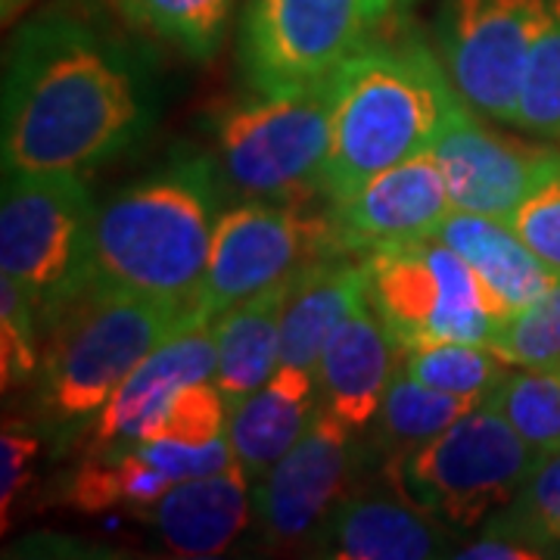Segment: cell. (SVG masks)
<instances>
[{
	"label": "cell",
	"instance_id": "obj_1",
	"mask_svg": "<svg viewBox=\"0 0 560 560\" xmlns=\"http://www.w3.org/2000/svg\"><path fill=\"white\" fill-rule=\"evenodd\" d=\"M153 81L135 47L69 7L16 28L3 66V172H88L153 125Z\"/></svg>",
	"mask_w": 560,
	"mask_h": 560
},
{
	"label": "cell",
	"instance_id": "obj_2",
	"mask_svg": "<svg viewBox=\"0 0 560 560\" xmlns=\"http://www.w3.org/2000/svg\"><path fill=\"white\" fill-rule=\"evenodd\" d=\"M219 175L209 156L178 150L97 206L84 290H121L197 308L221 215Z\"/></svg>",
	"mask_w": 560,
	"mask_h": 560
},
{
	"label": "cell",
	"instance_id": "obj_3",
	"mask_svg": "<svg viewBox=\"0 0 560 560\" xmlns=\"http://www.w3.org/2000/svg\"><path fill=\"white\" fill-rule=\"evenodd\" d=\"M464 97L420 40L371 44L337 69L320 197L337 202L364 180L430 153Z\"/></svg>",
	"mask_w": 560,
	"mask_h": 560
},
{
	"label": "cell",
	"instance_id": "obj_4",
	"mask_svg": "<svg viewBox=\"0 0 560 560\" xmlns=\"http://www.w3.org/2000/svg\"><path fill=\"white\" fill-rule=\"evenodd\" d=\"M200 318L194 305L121 290H84L44 334L38 408L57 445L91 433L125 377L168 337Z\"/></svg>",
	"mask_w": 560,
	"mask_h": 560
},
{
	"label": "cell",
	"instance_id": "obj_5",
	"mask_svg": "<svg viewBox=\"0 0 560 560\" xmlns=\"http://www.w3.org/2000/svg\"><path fill=\"white\" fill-rule=\"evenodd\" d=\"M536 455L486 399L440 436L386 458V480L418 511L467 533L517 499Z\"/></svg>",
	"mask_w": 560,
	"mask_h": 560
},
{
	"label": "cell",
	"instance_id": "obj_6",
	"mask_svg": "<svg viewBox=\"0 0 560 560\" xmlns=\"http://www.w3.org/2000/svg\"><path fill=\"white\" fill-rule=\"evenodd\" d=\"M337 72L231 106L215 125V165L246 200L305 202L320 194Z\"/></svg>",
	"mask_w": 560,
	"mask_h": 560
},
{
	"label": "cell",
	"instance_id": "obj_7",
	"mask_svg": "<svg viewBox=\"0 0 560 560\" xmlns=\"http://www.w3.org/2000/svg\"><path fill=\"white\" fill-rule=\"evenodd\" d=\"M94 212L81 172H3L0 275L25 290L40 330L84 290Z\"/></svg>",
	"mask_w": 560,
	"mask_h": 560
},
{
	"label": "cell",
	"instance_id": "obj_8",
	"mask_svg": "<svg viewBox=\"0 0 560 560\" xmlns=\"http://www.w3.org/2000/svg\"><path fill=\"white\" fill-rule=\"evenodd\" d=\"M368 259V302L401 349L430 342H489L499 305L477 271L445 243L411 241Z\"/></svg>",
	"mask_w": 560,
	"mask_h": 560
},
{
	"label": "cell",
	"instance_id": "obj_9",
	"mask_svg": "<svg viewBox=\"0 0 560 560\" xmlns=\"http://www.w3.org/2000/svg\"><path fill=\"white\" fill-rule=\"evenodd\" d=\"M327 212H305L302 202L249 200L221 212L209 249L197 312L219 318L237 302L290 280L312 261L340 256Z\"/></svg>",
	"mask_w": 560,
	"mask_h": 560
},
{
	"label": "cell",
	"instance_id": "obj_10",
	"mask_svg": "<svg viewBox=\"0 0 560 560\" xmlns=\"http://www.w3.org/2000/svg\"><path fill=\"white\" fill-rule=\"evenodd\" d=\"M383 16L381 0H246L243 75L261 94L324 79L364 47Z\"/></svg>",
	"mask_w": 560,
	"mask_h": 560
},
{
	"label": "cell",
	"instance_id": "obj_11",
	"mask_svg": "<svg viewBox=\"0 0 560 560\" xmlns=\"http://www.w3.org/2000/svg\"><path fill=\"white\" fill-rule=\"evenodd\" d=\"M548 0H448L440 22L442 66L458 94L489 119L514 125L523 75Z\"/></svg>",
	"mask_w": 560,
	"mask_h": 560
},
{
	"label": "cell",
	"instance_id": "obj_12",
	"mask_svg": "<svg viewBox=\"0 0 560 560\" xmlns=\"http://www.w3.org/2000/svg\"><path fill=\"white\" fill-rule=\"evenodd\" d=\"M442 168L452 206L460 212L511 219L521 202L560 175V150L486 128L464 101L430 150Z\"/></svg>",
	"mask_w": 560,
	"mask_h": 560
},
{
	"label": "cell",
	"instance_id": "obj_13",
	"mask_svg": "<svg viewBox=\"0 0 560 560\" xmlns=\"http://www.w3.org/2000/svg\"><path fill=\"white\" fill-rule=\"evenodd\" d=\"M355 460L359 433L320 408L315 427L253 486V517L265 539L287 545L315 536L346 499Z\"/></svg>",
	"mask_w": 560,
	"mask_h": 560
},
{
	"label": "cell",
	"instance_id": "obj_14",
	"mask_svg": "<svg viewBox=\"0 0 560 560\" xmlns=\"http://www.w3.org/2000/svg\"><path fill=\"white\" fill-rule=\"evenodd\" d=\"M452 197L433 153H420L386 168L359 190L327 202L342 253L371 256L396 243L427 241L452 212Z\"/></svg>",
	"mask_w": 560,
	"mask_h": 560
},
{
	"label": "cell",
	"instance_id": "obj_15",
	"mask_svg": "<svg viewBox=\"0 0 560 560\" xmlns=\"http://www.w3.org/2000/svg\"><path fill=\"white\" fill-rule=\"evenodd\" d=\"M215 374V320L200 315L125 377L88 433V452H128L147 440L190 383Z\"/></svg>",
	"mask_w": 560,
	"mask_h": 560
},
{
	"label": "cell",
	"instance_id": "obj_16",
	"mask_svg": "<svg viewBox=\"0 0 560 560\" xmlns=\"http://www.w3.org/2000/svg\"><path fill=\"white\" fill-rule=\"evenodd\" d=\"M399 359L401 346L364 300L320 349L315 364L320 408L361 436L381 411Z\"/></svg>",
	"mask_w": 560,
	"mask_h": 560
},
{
	"label": "cell",
	"instance_id": "obj_17",
	"mask_svg": "<svg viewBox=\"0 0 560 560\" xmlns=\"http://www.w3.org/2000/svg\"><path fill=\"white\" fill-rule=\"evenodd\" d=\"M315 555L340 560H427L452 555L455 529L393 495H346L324 517Z\"/></svg>",
	"mask_w": 560,
	"mask_h": 560
},
{
	"label": "cell",
	"instance_id": "obj_18",
	"mask_svg": "<svg viewBox=\"0 0 560 560\" xmlns=\"http://www.w3.org/2000/svg\"><path fill=\"white\" fill-rule=\"evenodd\" d=\"M253 514V482L234 460L209 477L178 480L153 508L150 517L162 545L175 558H219Z\"/></svg>",
	"mask_w": 560,
	"mask_h": 560
},
{
	"label": "cell",
	"instance_id": "obj_19",
	"mask_svg": "<svg viewBox=\"0 0 560 560\" xmlns=\"http://www.w3.org/2000/svg\"><path fill=\"white\" fill-rule=\"evenodd\" d=\"M320 393L315 371L280 364L275 377L228 415V440L246 480L256 482L315 427Z\"/></svg>",
	"mask_w": 560,
	"mask_h": 560
},
{
	"label": "cell",
	"instance_id": "obj_20",
	"mask_svg": "<svg viewBox=\"0 0 560 560\" xmlns=\"http://www.w3.org/2000/svg\"><path fill=\"white\" fill-rule=\"evenodd\" d=\"M368 300V259L340 253L312 261L287 283L280 315V364L315 371L320 349Z\"/></svg>",
	"mask_w": 560,
	"mask_h": 560
},
{
	"label": "cell",
	"instance_id": "obj_21",
	"mask_svg": "<svg viewBox=\"0 0 560 560\" xmlns=\"http://www.w3.org/2000/svg\"><path fill=\"white\" fill-rule=\"evenodd\" d=\"M433 241L455 249L477 271L492 302L499 305L501 320L539 300L541 293H548L560 280L526 246L508 219L452 209L436 228Z\"/></svg>",
	"mask_w": 560,
	"mask_h": 560
},
{
	"label": "cell",
	"instance_id": "obj_22",
	"mask_svg": "<svg viewBox=\"0 0 560 560\" xmlns=\"http://www.w3.org/2000/svg\"><path fill=\"white\" fill-rule=\"evenodd\" d=\"M287 283L265 290L253 300L237 302L215 320V374L228 405L253 396L261 383L280 368V315L287 300Z\"/></svg>",
	"mask_w": 560,
	"mask_h": 560
},
{
	"label": "cell",
	"instance_id": "obj_23",
	"mask_svg": "<svg viewBox=\"0 0 560 560\" xmlns=\"http://www.w3.org/2000/svg\"><path fill=\"white\" fill-rule=\"evenodd\" d=\"M477 405L480 401L448 396L442 389L420 383L401 368L399 359V368H396L381 401V411L368 430L374 433V448L386 452V458H393V455L411 452L427 440L440 436L442 430H448L455 420L474 411Z\"/></svg>",
	"mask_w": 560,
	"mask_h": 560
},
{
	"label": "cell",
	"instance_id": "obj_24",
	"mask_svg": "<svg viewBox=\"0 0 560 560\" xmlns=\"http://www.w3.org/2000/svg\"><path fill=\"white\" fill-rule=\"evenodd\" d=\"M175 482L160 474L135 448L128 452H84L79 470L62 489V504L101 514L109 508H153Z\"/></svg>",
	"mask_w": 560,
	"mask_h": 560
},
{
	"label": "cell",
	"instance_id": "obj_25",
	"mask_svg": "<svg viewBox=\"0 0 560 560\" xmlns=\"http://www.w3.org/2000/svg\"><path fill=\"white\" fill-rule=\"evenodd\" d=\"M116 10L143 35L175 44L190 60H209L228 32L234 0H116Z\"/></svg>",
	"mask_w": 560,
	"mask_h": 560
},
{
	"label": "cell",
	"instance_id": "obj_26",
	"mask_svg": "<svg viewBox=\"0 0 560 560\" xmlns=\"http://www.w3.org/2000/svg\"><path fill=\"white\" fill-rule=\"evenodd\" d=\"M401 368L433 389L474 401L489 399L514 371V364L501 359L489 342L464 340L401 349Z\"/></svg>",
	"mask_w": 560,
	"mask_h": 560
},
{
	"label": "cell",
	"instance_id": "obj_27",
	"mask_svg": "<svg viewBox=\"0 0 560 560\" xmlns=\"http://www.w3.org/2000/svg\"><path fill=\"white\" fill-rule=\"evenodd\" d=\"M482 529L514 536L533 548H539L545 558L560 555V448L539 452L517 499L504 511L482 523Z\"/></svg>",
	"mask_w": 560,
	"mask_h": 560
},
{
	"label": "cell",
	"instance_id": "obj_28",
	"mask_svg": "<svg viewBox=\"0 0 560 560\" xmlns=\"http://www.w3.org/2000/svg\"><path fill=\"white\" fill-rule=\"evenodd\" d=\"M489 401L536 452L560 448V364L511 371Z\"/></svg>",
	"mask_w": 560,
	"mask_h": 560
},
{
	"label": "cell",
	"instance_id": "obj_29",
	"mask_svg": "<svg viewBox=\"0 0 560 560\" xmlns=\"http://www.w3.org/2000/svg\"><path fill=\"white\" fill-rule=\"evenodd\" d=\"M514 125L560 140V0H548L539 38L526 62Z\"/></svg>",
	"mask_w": 560,
	"mask_h": 560
},
{
	"label": "cell",
	"instance_id": "obj_30",
	"mask_svg": "<svg viewBox=\"0 0 560 560\" xmlns=\"http://www.w3.org/2000/svg\"><path fill=\"white\" fill-rule=\"evenodd\" d=\"M489 346L514 368L560 364V280L495 327Z\"/></svg>",
	"mask_w": 560,
	"mask_h": 560
},
{
	"label": "cell",
	"instance_id": "obj_31",
	"mask_svg": "<svg viewBox=\"0 0 560 560\" xmlns=\"http://www.w3.org/2000/svg\"><path fill=\"white\" fill-rule=\"evenodd\" d=\"M40 320L13 278H0V383L3 393L32 383L40 371Z\"/></svg>",
	"mask_w": 560,
	"mask_h": 560
},
{
	"label": "cell",
	"instance_id": "obj_32",
	"mask_svg": "<svg viewBox=\"0 0 560 560\" xmlns=\"http://www.w3.org/2000/svg\"><path fill=\"white\" fill-rule=\"evenodd\" d=\"M228 415H231V405L219 389V383L206 377L180 389L147 440L156 436V440L184 442V445H206V442L228 436Z\"/></svg>",
	"mask_w": 560,
	"mask_h": 560
},
{
	"label": "cell",
	"instance_id": "obj_33",
	"mask_svg": "<svg viewBox=\"0 0 560 560\" xmlns=\"http://www.w3.org/2000/svg\"><path fill=\"white\" fill-rule=\"evenodd\" d=\"M140 458H147L160 474H165L172 482L190 480V477H209V474H221L234 464V448L231 440L221 436L206 445H184V442L172 440H143L135 445Z\"/></svg>",
	"mask_w": 560,
	"mask_h": 560
},
{
	"label": "cell",
	"instance_id": "obj_34",
	"mask_svg": "<svg viewBox=\"0 0 560 560\" xmlns=\"http://www.w3.org/2000/svg\"><path fill=\"white\" fill-rule=\"evenodd\" d=\"M508 221L560 278V175L539 184Z\"/></svg>",
	"mask_w": 560,
	"mask_h": 560
},
{
	"label": "cell",
	"instance_id": "obj_35",
	"mask_svg": "<svg viewBox=\"0 0 560 560\" xmlns=\"http://www.w3.org/2000/svg\"><path fill=\"white\" fill-rule=\"evenodd\" d=\"M38 448V433L25 430V423H13V420L3 423V436H0V517H3V526L10 521V504L20 499L22 489L35 474Z\"/></svg>",
	"mask_w": 560,
	"mask_h": 560
},
{
	"label": "cell",
	"instance_id": "obj_36",
	"mask_svg": "<svg viewBox=\"0 0 560 560\" xmlns=\"http://www.w3.org/2000/svg\"><path fill=\"white\" fill-rule=\"evenodd\" d=\"M452 558H464V560H541L539 548L526 545V541L514 539V536H501V533H482V539L470 541L458 548Z\"/></svg>",
	"mask_w": 560,
	"mask_h": 560
},
{
	"label": "cell",
	"instance_id": "obj_37",
	"mask_svg": "<svg viewBox=\"0 0 560 560\" xmlns=\"http://www.w3.org/2000/svg\"><path fill=\"white\" fill-rule=\"evenodd\" d=\"M25 3H28V0H3V20H10L13 13H20Z\"/></svg>",
	"mask_w": 560,
	"mask_h": 560
},
{
	"label": "cell",
	"instance_id": "obj_38",
	"mask_svg": "<svg viewBox=\"0 0 560 560\" xmlns=\"http://www.w3.org/2000/svg\"><path fill=\"white\" fill-rule=\"evenodd\" d=\"M383 7H386V13L393 10V7H401V3H411V0H381Z\"/></svg>",
	"mask_w": 560,
	"mask_h": 560
}]
</instances>
